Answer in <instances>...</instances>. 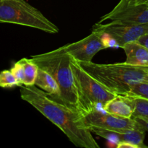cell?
<instances>
[{
    "label": "cell",
    "mask_w": 148,
    "mask_h": 148,
    "mask_svg": "<svg viewBox=\"0 0 148 148\" xmlns=\"http://www.w3.org/2000/svg\"><path fill=\"white\" fill-rule=\"evenodd\" d=\"M20 96L60 129L75 146L100 147L84 121L83 114L65 102L59 95L45 92L36 85H24L20 88Z\"/></svg>",
    "instance_id": "obj_1"
},
{
    "label": "cell",
    "mask_w": 148,
    "mask_h": 148,
    "mask_svg": "<svg viewBox=\"0 0 148 148\" xmlns=\"http://www.w3.org/2000/svg\"><path fill=\"white\" fill-rule=\"evenodd\" d=\"M92 77L116 95H127L131 87L137 82L148 83V66L124 63L96 64L79 62Z\"/></svg>",
    "instance_id": "obj_2"
},
{
    "label": "cell",
    "mask_w": 148,
    "mask_h": 148,
    "mask_svg": "<svg viewBox=\"0 0 148 148\" xmlns=\"http://www.w3.org/2000/svg\"><path fill=\"white\" fill-rule=\"evenodd\" d=\"M30 59L38 68L46 71L54 77L60 88L59 96L82 114L79 92L70 64L72 55L62 46L47 53L35 55Z\"/></svg>",
    "instance_id": "obj_3"
},
{
    "label": "cell",
    "mask_w": 148,
    "mask_h": 148,
    "mask_svg": "<svg viewBox=\"0 0 148 148\" xmlns=\"http://www.w3.org/2000/svg\"><path fill=\"white\" fill-rule=\"evenodd\" d=\"M0 22L33 27L48 33L59 31L54 23L25 0H0Z\"/></svg>",
    "instance_id": "obj_4"
},
{
    "label": "cell",
    "mask_w": 148,
    "mask_h": 148,
    "mask_svg": "<svg viewBox=\"0 0 148 148\" xmlns=\"http://www.w3.org/2000/svg\"><path fill=\"white\" fill-rule=\"evenodd\" d=\"M70 64L79 92L83 115L99 108L98 107L103 109L108 101L118 95L88 74L72 56Z\"/></svg>",
    "instance_id": "obj_5"
},
{
    "label": "cell",
    "mask_w": 148,
    "mask_h": 148,
    "mask_svg": "<svg viewBox=\"0 0 148 148\" xmlns=\"http://www.w3.org/2000/svg\"><path fill=\"white\" fill-rule=\"evenodd\" d=\"M106 20L124 25L148 23V4L135 0H121L110 12L101 17L98 23Z\"/></svg>",
    "instance_id": "obj_6"
},
{
    "label": "cell",
    "mask_w": 148,
    "mask_h": 148,
    "mask_svg": "<svg viewBox=\"0 0 148 148\" xmlns=\"http://www.w3.org/2000/svg\"><path fill=\"white\" fill-rule=\"evenodd\" d=\"M83 119L89 129L96 127L108 131L123 132L137 127V122L134 119L114 115L100 108H95L84 114Z\"/></svg>",
    "instance_id": "obj_7"
},
{
    "label": "cell",
    "mask_w": 148,
    "mask_h": 148,
    "mask_svg": "<svg viewBox=\"0 0 148 148\" xmlns=\"http://www.w3.org/2000/svg\"><path fill=\"white\" fill-rule=\"evenodd\" d=\"M93 30L110 34L116 40L119 48H122L126 43L138 40L143 36L148 34V23L124 25L112 23L102 24L98 23L93 26Z\"/></svg>",
    "instance_id": "obj_8"
},
{
    "label": "cell",
    "mask_w": 148,
    "mask_h": 148,
    "mask_svg": "<svg viewBox=\"0 0 148 148\" xmlns=\"http://www.w3.org/2000/svg\"><path fill=\"white\" fill-rule=\"evenodd\" d=\"M79 62H91L94 56L100 51L105 49L101 38V32L93 30L88 36L79 41L63 46Z\"/></svg>",
    "instance_id": "obj_9"
},
{
    "label": "cell",
    "mask_w": 148,
    "mask_h": 148,
    "mask_svg": "<svg viewBox=\"0 0 148 148\" xmlns=\"http://www.w3.org/2000/svg\"><path fill=\"white\" fill-rule=\"evenodd\" d=\"M126 53V63L134 66H148V48L138 40L130 42L122 47Z\"/></svg>",
    "instance_id": "obj_10"
},
{
    "label": "cell",
    "mask_w": 148,
    "mask_h": 148,
    "mask_svg": "<svg viewBox=\"0 0 148 148\" xmlns=\"http://www.w3.org/2000/svg\"><path fill=\"white\" fill-rule=\"evenodd\" d=\"M103 111L124 118H132L134 108L125 95H118L116 97L108 101L103 108Z\"/></svg>",
    "instance_id": "obj_11"
},
{
    "label": "cell",
    "mask_w": 148,
    "mask_h": 148,
    "mask_svg": "<svg viewBox=\"0 0 148 148\" xmlns=\"http://www.w3.org/2000/svg\"><path fill=\"white\" fill-rule=\"evenodd\" d=\"M35 85L44 90L45 92L52 95H61L60 88L54 77L50 73L40 68L38 69Z\"/></svg>",
    "instance_id": "obj_12"
},
{
    "label": "cell",
    "mask_w": 148,
    "mask_h": 148,
    "mask_svg": "<svg viewBox=\"0 0 148 148\" xmlns=\"http://www.w3.org/2000/svg\"><path fill=\"white\" fill-rule=\"evenodd\" d=\"M145 132V130L140 127L137 123V127L133 130H127L123 132H117L119 143L127 142V143L135 145L138 148L145 147L146 146L144 145Z\"/></svg>",
    "instance_id": "obj_13"
},
{
    "label": "cell",
    "mask_w": 148,
    "mask_h": 148,
    "mask_svg": "<svg viewBox=\"0 0 148 148\" xmlns=\"http://www.w3.org/2000/svg\"><path fill=\"white\" fill-rule=\"evenodd\" d=\"M134 108L132 118L143 117L148 119V100L132 95H125Z\"/></svg>",
    "instance_id": "obj_14"
},
{
    "label": "cell",
    "mask_w": 148,
    "mask_h": 148,
    "mask_svg": "<svg viewBox=\"0 0 148 148\" xmlns=\"http://www.w3.org/2000/svg\"><path fill=\"white\" fill-rule=\"evenodd\" d=\"M24 67L25 72V86H32L35 85L36 78H37L38 73V66L35 62L30 59H20Z\"/></svg>",
    "instance_id": "obj_15"
},
{
    "label": "cell",
    "mask_w": 148,
    "mask_h": 148,
    "mask_svg": "<svg viewBox=\"0 0 148 148\" xmlns=\"http://www.w3.org/2000/svg\"><path fill=\"white\" fill-rule=\"evenodd\" d=\"M0 86L4 88H11L20 86V85L10 69H5L0 73Z\"/></svg>",
    "instance_id": "obj_16"
},
{
    "label": "cell",
    "mask_w": 148,
    "mask_h": 148,
    "mask_svg": "<svg viewBox=\"0 0 148 148\" xmlns=\"http://www.w3.org/2000/svg\"><path fill=\"white\" fill-rule=\"evenodd\" d=\"M129 95L141 97L148 100V83L147 82H137L131 87Z\"/></svg>",
    "instance_id": "obj_17"
},
{
    "label": "cell",
    "mask_w": 148,
    "mask_h": 148,
    "mask_svg": "<svg viewBox=\"0 0 148 148\" xmlns=\"http://www.w3.org/2000/svg\"><path fill=\"white\" fill-rule=\"evenodd\" d=\"M10 71L12 72L13 75H14L15 78L18 82L20 83V87L24 85L25 82V72H24V67L22 64V62L20 61L15 62L12 66Z\"/></svg>",
    "instance_id": "obj_18"
},
{
    "label": "cell",
    "mask_w": 148,
    "mask_h": 148,
    "mask_svg": "<svg viewBox=\"0 0 148 148\" xmlns=\"http://www.w3.org/2000/svg\"><path fill=\"white\" fill-rule=\"evenodd\" d=\"M100 31V30H99ZM101 32V38H102L103 44L106 49L107 48H119L116 40L110 34L104 32Z\"/></svg>",
    "instance_id": "obj_19"
},
{
    "label": "cell",
    "mask_w": 148,
    "mask_h": 148,
    "mask_svg": "<svg viewBox=\"0 0 148 148\" xmlns=\"http://www.w3.org/2000/svg\"><path fill=\"white\" fill-rule=\"evenodd\" d=\"M134 119L140 127L145 130L146 132H148V119L143 118V117H135Z\"/></svg>",
    "instance_id": "obj_20"
},
{
    "label": "cell",
    "mask_w": 148,
    "mask_h": 148,
    "mask_svg": "<svg viewBox=\"0 0 148 148\" xmlns=\"http://www.w3.org/2000/svg\"><path fill=\"white\" fill-rule=\"evenodd\" d=\"M116 147L118 148H138L137 145H133L132 143H127V142H119L116 145Z\"/></svg>",
    "instance_id": "obj_21"
},
{
    "label": "cell",
    "mask_w": 148,
    "mask_h": 148,
    "mask_svg": "<svg viewBox=\"0 0 148 148\" xmlns=\"http://www.w3.org/2000/svg\"><path fill=\"white\" fill-rule=\"evenodd\" d=\"M138 41L140 42V43H142L143 45H144L145 46H146V47L148 48V34L143 36L141 38L139 39Z\"/></svg>",
    "instance_id": "obj_22"
},
{
    "label": "cell",
    "mask_w": 148,
    "mask_h": 148,
    "mask_svg": "<svg viewBox=\"0 0 148 148\" xmlns=\"http://www.w3.org/2000/svg\"><path fill=\"white\" fill-rule=\"evenodd\" d=\"M135 1L138 3H145L148 0H135Z\"/></svg>",
    "instance_id": "obj_23"
},
{
    "label": "cell",
    "mask_w": 148,
    "mask_h": 148,
    "mask_svg": "<svg viewBox=\"0 0 148 148\" xmlns=\"http://www.w3.org/2000/svg\"><path fill=\"white\" fill-rule=\"evenodd\" d=\"M145 3H147V4H148V1H146V2Z\"/></svg>",
    "instance_id": "obj_24"
}]
</instances>
